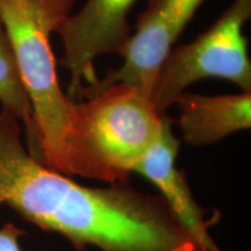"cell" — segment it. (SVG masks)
Masks as SVG:
<instances>
[{"label": "cell", "instance_id": "3", "mask_svg": "<svg viewBox=\"0 0 251 251\" xmlns=\"http://www.w3.org/2000/svg\"><path fill=\"white\" fill-rule=\"evenodd\" d=\"M165 117L128 84L106 87L85 101L72 100L65 175L108 185L129 180Z\"/></svg>", "mask_w": 251, "mask_h": 251}, {"label": "cell", "instance_id": "1", "mask_svg": "<svg viewBox=\"0 0 251 251\" xmlns=\"http://www.w3.org/2000/svg\"><path fill=\"white\" fill-rule=\"evenodd\" d=\"M0 205L77 250L207 251L181 227L162 196L129 180L89 187L43 165L21 141L20 122L0 113Z\"/></svg>", "mask_w": 251, "mask_h": 251}, {"label": "cell", "instance_id": "8", "mask_svg": "<svg viewBox=\"0 0 251 251\" xmlns=\"http://www.w3.org/2000/svg\"><path fill=\"white\" fill-rule=\"evenodd\" d=\"M175 105L181 136L190 146H211L251 127V92L203 96L185 91Z\"/></svg>", "mask_w": 251, "mask_h": 251}, {"label": "cell", "instance_id": "9", "mask_svg": "<svg viewBox=\"0 0 251 251\" xmlns=\"http://www.w3.org/2000/svg\"><path fill=\"white\" fill-rule=\"evenodd\" d=\"M0 102L2 109L23 121L26 137L33 128V113L27 92L21 80L13 50L0 20Z\"/></svg>", "mask_w": 251, "mask_h": 251}, {"label": "cell", "instance_id": "6", "mask_svg": "<svg viewBox=\"0 0 251 251\" xmlns=\"http://www.w3.org/2000/svg\"><path fill=\"white\" fill-rule=\"evenodd\" d=\"M137 0H86L76 13L59 24L56 34L61 39V65L69 72L67 96L76 100L78 91L98 78L94 59L101 55L121 56L133 27L129 13Z\"/></svg>", "mask_w": 251, "mask_h": 251}, {"label": "cell", "instance_id": "2", "mask_svg": "<svg viewBox=\"0 0 251 251\" xmlns=\"http://www.w3.org/2000/svg\"><path fill=\"white\" fill-rule=\"evenodd\" d=\"M77 0H0V20L13 50L33 113L28 151L65 175L72 100L63 92L51 35Z\"/></svg>", "mask_w": 251, "mask_h": 251}, {"label": "cell", "instance_id": "4", "mask_svg": "<svg viewBox=\"0 0 251 251\" xmlns=\"http://www.w3.org/2000/svg\"><path fill=\"white\" fill-rule=\"evenodd\" d=\"M251 18V0H234L208 29L192 42L175 46L157 72L149 101L164 115L188 86L206 78L233 83L251 92V62L243 27Z\"/></svg>", "mask_w": 251, "mask_h": 251}, {"label": "cell", "instance_id": "10", "mask_svg": "<svg viewBox=\"0 0 251 251\" xmlns=\"http://www.w3.org/2000/svg\"><path fill=\"white\" fill-rule=\"evenodd\" d=\"M26 234L13 224H7L0 228V251H23L19 244V238Z\"/></svg>", "mask_w": 251, "mask_h": 251}, {"label": "cell", "instance_id": "5", "mask_svg": "<svg viewBox=\"0 0 251 251\" xmlns=\"http://www.w3.org/2000/svg\"><path fill=\"white\" fill-rule=\"evenodd\" d=\"M206 0H150L139 15L121 54L124 62L102 78L83 85L77 98H89L106 87L122 83L135 87L149 100L153 80L166 56Z\"/></svg>", "mask_w": 251, "mask_h": 251}, {"label": "cell", "instance_id": "7", "mask_svg": "<svg viewBox=\"0 0 251 251\" xmlns=\"http://www.w3.org/2000/svg\"><path fill=\"white\" fill-rule=\"evenodd\" d=\"M166 115L159 136L137 163L134 172L144 176L158 188L172 214L198 244L207 251H221L209 234L214 220L206 219L207 211L194 199L184 171L176 165L179 140L171 129Z\"/></svg>", "mask_w": 251, "mask_h": 251}]
</instances>
